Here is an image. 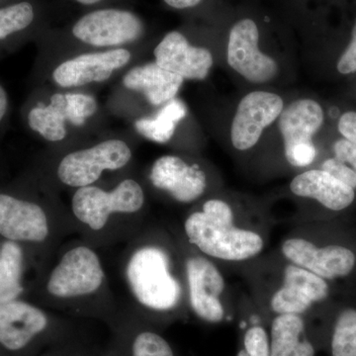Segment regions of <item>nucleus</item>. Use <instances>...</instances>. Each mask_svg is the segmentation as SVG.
Here are the masks:
<instances>
[{"label":"nucleus","mask_w":356,"mask_h":356,"mask_svg":"<svg viewBox=\"0 0 356 356\" xmlns=\"http://www.w3.org/2000/svg\"><path fill=\"white\" fill-rule=\"evenodd\" d=\"M184 231L192 245L218 261H248L266 247L259 232L236 225L233 208L222 199H210L202 209L189 215Z\"/></svg>","instance_id":"nucleus-1"},{"label":"nucleus","mask_w":356,"mask_h":356,"mask_svg":"<svg viewBox=\"0 0 356 356\" xmlns=\"http://www.w3.org/2000/svg\"><path fill=\"white\" fill-rule=\"evenodd\" d=\"M127 280L136 299L152 310H172L181 298V287L163 248L145 247L134 252L127 266Z\"/></svg>","instance_id":"nucleus-2"},{"label":"nucleus","mask_w":356,"mask_h":356,"mask_svg":"<svg viewBox=\"0 0 356 356\" xmlns=\"http://www.w3.org/2000/svg\"><path fill=\"white\" fill-rule=\"evenodd\" d=\"M145 194L134 179H125L114 191L99 187H79L72 197V207L79 221L98 231L104 228L113 213H135L143 207Z\"/></svg>","instance_id":"nucleus-3"},{"label":"nucleus","mask_w":356,"mask_h":356,"mask_svg":"<svg viewBox=\"0 0 356 356\" xmlns=\"http://www.w3.org/2000/svg\"><path fill=\"white\" fill-rule=\"evenodd\" d=\"M144 32V22L137 14L112 7L84 14L72 27L77 41L98 48L116 49L134 43Z\"/></svg>","instance_id":"nucleus-4"},{"label":"nucleus","mask_w":356,"mask_h":356,"mask_svg":"<svg viewBox=\"0 0 356 356\" xmlns=\"http://www.w3.org/2000/svg\"><path fill=\"white\" fill-rule=\"evenodd\" d=\"M278 119L288 163L294 168L312 165L317 156L313 137L324 122L322 106L313 99L295 100Z\"/></svg>","instance_id":"nucleus-5"},{"label":"nucleus","mask_w":356,"mask_h":356,"mask_svg":"<svg viewBox=\"0 0 356 356\" xmlns=\"http://www.w3.org/2000/svg\"><path fill=\"white\" fill-rule=\"evenodd\" d=\"M132 159L130 147L122 140H107L95 146L72 152L60 161L58 177L70 187L92 185L104 170H117Z\"/></svg>","instance_id":"nucleus-6"},{"label":"nucleus","mask_w":356,"mask_h":356,"mask_svg":"<svg viewBox=\"0 0 356 356\" xmlns=\"http://www.w3.org/2000/svg\"><path fill=\"white\" fill-rule=\"evenodd\" d=\"M96 111L95 98L83 93H56L46 106L34 107L28 114V124L34 132L49 142L67 137V122L83 126Z\"/></svg>","instance_id":"nucleus-7"},{"label":"nucleus","mask_w":356,"mask_h":356,"mask_svg":"<svg viewBox=\"0 0 356 356\" xmlns=\"http://www.w3.org/2000/svg\"><path fill=\"white\" fill-rule=\"evenodd\" d=\"M103 273L97 254L86 247L70 250L54 269L48 290L58 298H74L95 292L102 286Z\"/></svg>","instance_id":"nucleus-8"},{"label":"nucleus","mask_w":356,"mask_h":356,"mask_svg":"<svg viewBox=\"0 0 356 356\" xmlns=\"http://www.w3.org/2000/svg\"><path fill=\"white\" fill-rule=\"evenodd\" d=\"M259 30L252 19H243L232 27L228 42V63L232 69L252 83H266L278 72L275 60L259 48Z\"/></svg>","instance_id":"nucleus-9"},{"label":"nucleus","mask_w":356,"mask_h":356,"mask_svg":"<svg viewBox=\"0 0 356 356\" xmlns=\"http://www.w3.org/2000/svg\"><path fill=\"white\" fill-rule=\"evenodd\" d=\"M185 270L192 311L210 324L221 323L226 315L222 299L226 283L221 271L202 255L189 257Z\"/></svg>","instance_id":"nucleus-10"},{"label":"nucleus","mask_w":356,"mask_h":356,"mask_svg":"<svg viewBox=\"0 0 356 356\" xmlns=\"http://www.w3.org/2000/svg\"><path fill=\"white\" fill-rule=\"evenodd\" d=\"M284 109L280 95L266 91H254L243 96L232 122L231 140L235 149L248 151L257 144L264 129L268 127Z\"/></svg>","instance_id":"nucleus-11"},{"label":"nucleus","mask_w":356,"mask_h":356,"mask_svg":"<svg viewBox=\"0 0 356 356\" xmlns=\"http://www.w3.org/2000/svg\"><path fill=\"white\" fill-rule=\"evenodd\" d=\"M281 252L289 264L305 268L325 280L348 275L355 268L356 257L343 245L320 248L303 238H286Z\"/></svg>","instance_id":"nucleus-12"},{"label":"nucleus","mask_w":356,"mask_h":356,"mask_svg":"<svg viewBox=\"0 0 356 356\" xmlns=\"http://www.w3.org/2000/svg\"><path fill=\"white\" fill-rule=\"evenodd\" d=\"M327 295L329 285L324 278L288 262L283 268L282 284L271 296V311L275 315L302 316Z\"/></svg>","instance_id":"nucleus-13"},{"label":"nucleus","mask_w":356,"mask_h":356,"mask_svg":"<svg viewBox=\"0 0 356 356\" xmlns=\"http://www.w3.org/2000/svg\"><path fill=\"white\" fill-rule=\"evenodd\" d=\"M132 55L125 48L83 54L65 60L53 72V79L60 88H79L107 81L116 70L130 62Z\"/></svg>","instance_id":"nucleus-14"},{"label":"nucleus","mask_w":356,"mask_h":356,"mask_svg":"<svg viewBox=\"0 0 356 356\" xmlns=\"http://www.w3.org/2000/svg\"><path fill=\"white\" fill-rule=\"evenodd\" d=\"M154 55L159 67L194 81L205 79L214 63L208 49L193 46L178 31L168 33L154 49Z\"/></svg>","instance_id":"nucleus-15"},{"label":"nucleus","mask_w":356,"mask_h":356,"mask_svg":"<svg viewBox=\"0 0 356 356\" xmlns=\"http://www.w3.org/2000/svg\"><path fill=\"white\" fill-rule=\"evenodd\" d=\"M152 184L168 192L180 203H191L203 195L207 187L205 173L177 156H163L152 166Z\"/></svg>","instance_id":"nucleus-16"},{"label":"nucleus","mask_w":356,"mask_h":356,"mask_svg":"<svg viewBox=\"0 0 356 356\" xmlns=\"http://www.w3.org/2000/svg\"><path fill=\"white\" fill-rule=\"evenodd\" d=\"M0 235L11 242L41 243L49 235L48 219L37 204L0 194Z\"/></svg>","instance_id":"nucleus-17"},{"label":"nucleus","mask_w":356,"mask_h":356,"mask_svg":"<svg viewBox=\"0 0 356 356\" xmlns=\"http://www.w3.org/2000/svg\"><path fill=\"white\" fill-rule=\"evenodd\" d=\"M48 325L43 312L25 302L0 303V344L8 350L24 348Z\"/></svg>","instance_id":"nucleus-18"},{"label":"nucleus","mask_w":356,"mask_h":356,"mask_svg":"<svg viewBox=\"0 0 356 356\" xmlns=\"http://www.w3.org/2000/svg\"><path fill=\"white\" fill-rule=\"evenodd\" d=\"M290 191L299 197L314 199L332 211L350 207L355 199V189L323 170H311L293 178Z\"/></svg>","instance_id":"nucleus-19"},{"label":"nucleus","mask_w":356,"mask_h":356,"mask_svg":"<svg viewBox=\"0 0 356 356\" xmlns=\"http://www.w3.org/2000/svg\"><path fill=\"white\" fill-rule=\"evenodd\" d=\"M184 79L159 67L156 62L138 65L123 77V84L130 90L139 91L154 106L175 99Z\"/></svg>","instance_id":"nucleus-20"},{"label":"nucleus","mask_w":356,"mask_h":356,"mask_svg":"<svg viewBox=\"0 0 356 356\" xmlns=\"http://www.w3.org/2000/svg\"><path fill=\"white\" fill-rule=\"evenodd\" d=\"M270 356H315L306 339L305 322L300 315H276L269 332Z\"/></svg>","instance_id":"nucleus-21"},{"label":"nucleus","mask_w":356,"mask_h":356,"mask_svg":"<svg viewBox=\"0 0 356 356\" xmlns=\"http://www.w3.org/2000/svg\"><path fill=\"white\" fill-rule=\"evenodd\" d=\"M187 108L181 100H170L163 105L156 116L140 118L135 122V129L143 137L159 144L172 139L179 122L185 118Z\"/></svg>","instance_id":"nucleus-22"},{"label":"nucleus","mask_w":356,"mask_h":356,"mask_svg":"<svg viewBox=\"0 0 356 356\" xmlns=\"http://www.w3.org/2000/svg\"><path fill=\"white\" fill-rule=\"evenodd\" d=\"M23 252L15 242L4 243L0 250V303L17 299L23 291Z\"/></svg>","instance_id":"nucleus-23"},{"label":"nucleus","mask_w":356,"mask_h":356,"mask_svg":"<svg viewBox=\"0 0 356 356\" xmlns=\"http://www.w3.org/2000/svg\"><path fill=\"white\" fill-rule=\"evenodd\" d=\"M36 11L31 2L20 1L0 8V41L24 31L34 22Z\"/></svg>","instance_id":"nucleus-24"},{"label":"nucleus","mask_w":356,"mask_h":356,"mask_svg":"<svg viewBox=\"0 0 356 356\" xmlns=\"http://www.w3.org/2000/svg\"><path fill=\"white\" fill-rule=\"evenodd\" d=\"M332 356H356V310L341 312L332 337Z\"/></svg>","instance_id":"nucleus-25"},{"label":"nucleus","mask_w":356,"mask_h":356,"mask_svg":"<svg viewBox=\"0 0 356 356\" xmlns=\"http://www.w3.org/2000/svg\"><path fill=\"white\" fill-rule=\"evenodd\" d=\"M133 356H175L165 339L153 332H140L133 343Z\"/></svg>","instance_id":"nucleus-26"},{"label":"nucleus","mask_w":356,"mask_h":356,"mask_svg":"<svg viewBox=\"0 0 356 356\" xmlns=\"http://www.w3.org/2000/svg\"><path fill=\"white\" fill-rule=\"evenodd\" d=\"M236 356H270L269 334L261 325H252L245 332L243 348Z\"/></svg>","instance_id":"nucleus-27"},{"label":"nucleus","mask_w":356,"mask_h":356,"mask_svg":"<svg viewBox=\"0 0 356 356\" xmlns=\"http://www.w3.org/2000/svg\"><path fill=\"white\" fill-rule=\"evenodd\" d=\"M321 170L330 173L336 179L348 185L351 188H356V172L343 161L336 158L327 159L323 163Z\"/></svg>","instance_id":"nucleus-28"},{"label":"nucleus","mask_w":356,"mask_h":356,"mask_svg":"<svg viewBox=\"0 0 356 356\" xmlns=\"http://www.w3.org/2000/svg\"><path fill=\"white\" fill-rule=\"evenodd\" d=\"M337 70L343 74H353L356 72V23L350 43L337 63Z\"/></svg>","instance_id":"nucleus-29"},{"label":"nucleus","mask_w":356,"mask_h":356,"mask_svg":"<svg viewBox=\"0 0 356 356\" xmlns=\"http://www.w3.org/2000/svg\"><path fill=\"white\" fill-rule=\"evenodd\" d=\"M336 159L343 163H350L356 172V145L350 140L341 139L337 140L334 146Z\"/></svg>","instance_id":"nucleus-30"},{"label":"nucleus","mask_w":356,"mask_h":356,"mask_svg":"<svg viewBox=\"0 0 356 356\" xmlns=\"http://www.w3.org/2000/svg\"><path fill=\"white\" fill-rule=\"evenodd\" d=\"M339 131L344 139L356 145V112L344 113L339 121Z\"/></svg>","instance_id":"nucleus-31"},{"label":"nucleus","mask_w":356,"mask_h":356,"mask_svg":"<svg viewBox=\"0 0 356 356\" xmlns=\"http://www.w3.org/2000/svg\"><path fill=\"white\" fill-rule=\"evenodd\" d=\"M168 6L175 9H186L195 7L202 0H163Z\"/></svg>","instance_id":"nucleus-32"},{"label":"nucleus","mask_w":356,"mask_h":356,"mask_svg":"<svg viewBox=\"0 0 356 356\" xmlns=\"http://www.w3.org/2000/svg\"><path fill=\"white\" fill-rule=\"evenodd\" d=\"M7 107H8V98H7V93L6 89L0 86V122L4 118L7 112Z\"/></svg>","instance_id":"nucleus-33"},{"label":"nucleus","mask_w":356,"mask_h":356,"mask_svg":"<svg viewBox=\"0 0 356 356\" xmlns=\"http://www.w3.org/2000/svg\"><path fill=\"white\" fill-rule=\"evenodd\" d=\"M77 3L81 4L84 6H92L96 4L100 3L103 0H76Z\"/></svg>","instance_id":"nucleus-34"}]
</instances>
